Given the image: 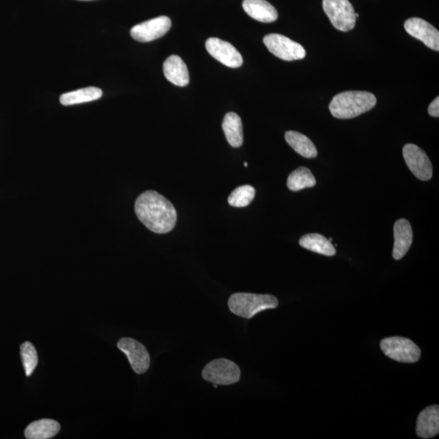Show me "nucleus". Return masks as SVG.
<instances>
[{
  "label": "nucleus",
  "instance_id": "1",
  "mask_svg": "<svg viewBox=\"0 0 439 439\" xmlns=\"http://www.w3.org/2000/svg\"><path fill=\"white\" fill-rule=\"evenodd\" d=\"M135 213L148 229L155 233L174 230L177 212L170 200L154 191L143 192L136 199Z\"/></svg>",
  "mask_w": 439,
  "mask_h": 439
},
{
  "label": "nucleus",
  "instance_id": "2",
  "mask_svg": "<svg viewBox=\"0 0 439 439\" xmlns=\"http://www.w3.org/2000/svg\"><path fill=\"white\" fill-rule=\"evenodd\" d=\"M377 99L367 91H345L336 94L330 104L331 114L338 119H352L375 107Z\"/></svg>",
  "mask_w": 439,
  "mask_h": 439
},
{
  "label": "nucleus",
  "instance_id": "3",
  "mask_svg": "<svg viewBox=\"0 0 439 439\" xmlns=\"http://www.w3.org/2000/svg\"><path fill=\"white\" fill-rule=\"evenodd\" d=\"M279 304V300L271 294L252 293L233 294L228 301L231 313L246 319H251L263 311L274 309Z\"/></svg>",
  "mask_w": 439,
  "mask_h": 439
},
{
  "label": "nucleus",
  "instance_id": "4",
  "mask_svg": "<svg viewBox=\"0 0 439 439\" xmlns=\"http://www.w3.org/2000/svg\"><path fill=\"white\" fill-rule=\"evenodd\" d=\"M380 347L387 357L400 363H416L421 359V351L416 344L407 338H383Z\"/></svg>",
  "mask_w": 439,
  "mask_h": 439
},
{
  "label": "nucleus",
  "instance_id": "5",
  "mask_svg": "<svg viewBox=\"0 0 439 439\" xmlns=\"http://www.w3.org/2000/svg\"><path fill=\"white\" fill-rule=\"evenodd\" d=\"M240 367L227 359L211 361L202 372V377L205 381L220 386L235 384L240 380Z\"/></svg>",
  "mask_w": 439,
  "mask_h": 439
},
{
  "label": "nucleus",
  "instance_id": "6",
  "mask_svg": "<svg viewBox=\"0 0 439 439\" xmlns=\"http://www.w3.org/2000/svg\"><path fill=\"white\" fill-rule=\"evenodd\" d=\"M323 9L337 30L348 32L354 29L357 16L349 0H323Z\"/></svg>",
  "mask_w": 439,
  "mask_h": 439
},
{
  "label": "nucleus",
  "instance_id": "7",
  "mask_svg": "<svg viewBox=\"0 0 439 439\" xmlns=\"http://www.w3.org/2000/svg\"><path fill=\"white\" fill-rule=\"evenodd\" d=\"M264 43L272 54L283 60H299L306 57V51L302 45L279 33L266 35Z\"/></svg>",
  "mask_w": 439,
  "mask_h": 439
},
{
  "label": "nucleus",
  "instance_id": "8",
  "mask_svg": "<svg viewBox=\"0 0 439 439\" xmlns=\"http://www.w3.org/2000/svg\"><path fill=\"white\" fill-rule=\"evenodd\" d=\"M403 155L409 169L421 181H429L433 176V166L426 153L415 144H406Z\"/></svg>",
  "mask_w": 439,
  "mask_h": 439
},
{
  "label": "nucleus",
  "instance_id": "9",
  "mask_svg": "<svg viewBox=\"0 0 439 439\" xmlns=\"http://www.w3.org/2000/svg\"><path fill=\"white\" fill-rule=\"evenodd\" d=\"M172 26V21L168 16H161L133 26L130 35L133 40L141 42H152L163 37Z\"/></svg>",
  "mask_w": 439,
  "mask_h": 439
},
{
  "label": "nucleus",
  "instance_id": "10",
  "mask_svg": "<svg viewBox=\"0 0 439 439\" xmlns=\"http://www.w3.org/2000/svg\"><path fill=\"white\" fill-rule=\"evenodd\" d=\"M118 348L126 355L136 374L146 373L151 364V359L147 348L142 343L130 338H123L118 343Z\"/></svg>",
  "mask_w": 439,
  "mask_h": 439
},
{
  "label": "nucleus",
  "instance_id": "11",
  "mask_svg": "<svg viewBox=\"0 0 439 439\" xmlns=\"http://www.w3.org/2000/svg\"><path fill=\"white\" fill-rule=\"evenodd\" d=\"M205 46L213 58L230 68H240L243 63L241 54L230 43L218 38H210Z\"/></svg>",
  "mask_w": 439,
  "mask_h": 439
},
{
  "label": "nucleus",
  "instance_id": "12",
  "mask_svg": "<svg viewBox=\"0 0 439 439\" xmlns=\"http://www.w3.org/2000/svg\"><path fill=\"white\" fill-rule=\"evenodd\" d=\"M404 28L411 36L421 41L433 51H439V32L429 22L413 18L405 21Z\"/></svg>",
  "mask_w": 439,
  "mask_h": 439
},
{
  "label": "nucleus",
  "instance_id": "13",
  "mask_svg": "<svg viewBox=\"0 0 439 439\" xmlns=\"http://www.w3.org/2000/svg\"><path fill=\"white\" fill-rule=\"evenodd\" d=\"M394 243L393 258L402 259L412 246L413 233L410 222L406 219L398 220L394 226Z\"/></svg>",
  "mask_w": 439,
  "mask_h": 439
},
{
  "label": "nucleus",
  "instance_id": "14",
  "mask_svg": "<svg viewBox=\"0 0 439 439\" xmlns=\"http://www.w3.org/2000/svg\"><path fill=\"white\" fill-rule=\"evenodd\" d=\"M416 433L419 438L423 439H429L438 435V405H432L421 411L416 421Z\"/></svg>",
  "mask_w": 439,
  "mask_h": 439
},
{
  "label": "nucleus",
  "instance_id": "15",
  "mask_svg": "<svg viewBox=\"0 0 439 439\" xmlns=\"http://www.w3.org/2000/svg\"><path fill=\"white\" fill-rule=\"evenodd\" d=\"M164 74L175 86L184 87L190 82L187 66L179 55H173L165 61Z\"/></svg>",
  "mask_w": 439,
  "mask_h": 439
},
{
  "label": "nucleus",
  "instance_id": "16",
  "mask_svg": "<svg viewBox=\"0 0 439 439\" xmlns=\"http://www.w3.org/2000/svg\"><path fill=\"white\" fill-rule=\"evenodd\" d=\"M243 8L252 18L271 23L279 18L276 9L266 0H243Z\"/></svg>",
  "mask_w": 439,
  "mask_h": 439
},
{
  "label": "nucleus",
  "instance_id": "17",
  "mask_svg": "<svg viewBox=\"0 0 439 439\" xmlns=\"http://www.w3.org/2000/svg\"><path fill=\"white\" fill-rule=\"evenodd\" d=\"M222 129L231 147L237 148L243 145V130L240 116L235 113H228L222 122Z\"/></svg>",
  "mask_w": 439,
  "mask_h": 439
},
{
  "label": "nucleus",
  "instance_id": "18",
  "mask_svg": "<svg viewBox=\"0 0 439 439\" xmlns=\"http://www.w3.org/2000/svg\"><path fill=\"white\" fill-rule=\"evenodd\" d=\"M299 245L309 251L333 257L336 254V250L332 243L319 233H308L299 240Z\"/></svg>",
  "mask_w": 439,
  "mask_h": 439
},
{
  "label": "nucleus",
  "instance_id": "19",
  "mask_svg": "<svg viewBox=\"0 0 439 439\" xmlns=\"http://www.w3.org/2000/svg\"><path fill=\"white\" fill-rule=\"evenodd\" d=\"M285 140L294 151L305 158L313 159L318 155V150L314 143L303 133L293 130L287 131L285 133Z\"/></svg>",
  "mask_w": 439,
  "mask_h": 439
},
{
  "label": "nucleus",
  "instance_id": "20",
  "mask_svg": "<svg viewBox=\"0 0 439 439\" xmlns=\"http://www.w3.org/2000/svg\"><path fill=\"white\" fill-rule=\"evenodd\" d=\"M60 430L57 421L51 419H43L33 422L25 431L28 439H49L57 435Z\"/></svg>",
  "mask_w": 439,
  "mask_h": 439
},
{
  "label": "nucleus",
  "instance_id": "21",
  "mask_svg": "<svg viewBox=\"0 0 439 439\" xmlns=\"http://www.w3.org/2000/svg\"><path fill=\"white\" fill-rule=\"evenodd\" d=\"M103 91L98 87H87L80 90L65 93L60 98V102L65 106L94 101L101 98Z\"/></svg>",
  "mask_w": 439,
  "mask_h": 439
},
{
  "label": "nucleus",
  "instance_id": "22",
  "mask_svg": "<svg viewBox=\"0 0 439 439\" xmlns=\"http://www.w3.org/2000/svg\"><path fill=\"white\" fill-rule=\"evenodd\" d=\"M316 181L312 172L306 167H299L289 175L287 185L289 190L296 192L305 188L315 187Z\"/></svg>",
  "mask_w": 439,
  "mask_h": 439
},
{
  "label": "nucleus",
  "instance_id": "23",
  "mask_svg": "<svg viewBox=\"0 0 439 439\" xmlns=\"http://www.w3.org/2000/svg\"><path fill=\"white\" fill-rule=\"evenodd\" d=\"M255 196V190L253 187L249 185L238 187L230 194L228 203L232 207H247L253 201Z\"/></svg>",
  "mask_w": 439,
  "mask_h": 439
},
{
  "label": "nucleus",
  "instance_id": "24",
  "mask_svg": "<svg viewBox=\"0 0 439 439\" xmlns=\"http://www.w3.org/2000/svg\"><path fill=\"white\" fill-rule=\"evenodd\" d=\"M21 355L22 363H23L26 375L31 376L38 365V354L35 346L30 342H26L21 344Z\"/></svg>",
  "mask_w": 439,
  "mask_h": 439
},
{
  "label": "nucleus",
  "instance_id": "25",
  "mask_svg": "<svg viewBox=\"0 0 439 439\" xmlns=\"http://www.w3.org/2000/svg\"><path fill=\"white\" fill-rule=\"evenodd\" d=\"M428 113L433 116V118H438L439 116V97H437L430 104L429 108H428Z\"/></svg>",
  "mask_w": 439,
  "mask_h": 439
},
{
  "label": "nucleus",
  "instance_id": "26",
  "mask_svg": "<svg viewBox=\"0 0 439 439\" xmlns=\"http://www.w3.org/2000/svg\"><path fill=\"white\" fill-rule=\"evenodd\" d=\"M218 385L213 384L214 388H218Z\"/></svg>",
  "mask_w": 439,
  "mask_h": 439
},
{
  "label": "nucleus",
  "instance_id": "27",
  "mask_svg": "<svg viewBox=\"0 0 439 439\" xmlns=\"http://www.w3.org/2000/svg\"><path fill=\"white\" fill-rule=\"evenodd\" d=\"M248 163H246V162L244 163V166L248 167Z\"/></svg>",
  "mask_w": 439,
  "mask_h": 439
},
{
  "label": "nucleus",
  "instance_id": "28",
  "mask_svg": "<svg viewBox=\"0 0 439 439\" xmlns=\"http://www.w3.org/2000/svg\"><path fill=\"white\" fill-rule=\"evenodd\" d=\"M82 1H91V0H82Z\"/></svg>",
  "mask_w": 439,
  "mask_h": 439
}]
</instances>
